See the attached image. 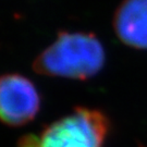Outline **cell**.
Returning a JSON list of instances; mask_svg holds the SVG:
<instances>
[{
    "label": "cell",
    "mask_w": 147,
    "mask_h": 147,
    "mask_svg": "<svg viewBox=\"0 0 147 147\" xmlns=\"http://www.w3.org/2000/svg\"><path fill=\"white\" fill-rule=\"evenodd\" d=\"M113 28L126 46L147 49V0H123L115 12Z\"/></svg>",
    "instance_id": "cell-4"
},
{
    "label": "cell",
    "mask_w": 147,
    "mask_h": 147,
    "mask_svg": "<svg viewBox=\"0 0 147 147\" xmlns=\"http://www.w3.org/2000/svg\"><path fill=\"white\" fill-rule=\"evenodd\" d=\"M40 109L35 85L21 74H5L0 81V116L7 125L21 126L31 122Z\"/></svg>",
    "instance_id": "cell-3"
},
{
    "label": "cell",
    "mask_w": 147,
    "mask_h": 147,
    "mask_svg": "<svg viewBox=\"0 0 147 147\" xmlns=\"http://www.w3.org/2000/svg\"><path fill=\"white\" fill-rule=\"evenodd\" d=\"M109 125L101 111L76 108L47 126L38 137H25L20 147H102Z\"/></svg>",
    "instance_id": "cell-2"
},
{
    "label": "cell",
    "mask_w": 147,
    "mask_h": 147,
    "mask_svg": "<svg viewBox=\"0 0 147 147\" xmlns=\"http://www.w3.org/2000/svg\"><path fill=\"white\" fill-rule=\"evenodd\" d=\"M105 58L104 46L94 34L60 32L56 40L36 57L33 69L47 76L87 80L102 69Z\"/></svg>",
    "instance_id": "cell-1"
}]
</instances>
